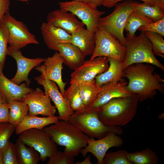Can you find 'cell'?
<instances>
[{"label": "cell", "mask_w": 164, "mask_h": 164, "mask_svg": "<svg viewBox=\"0 0 164 164\" xmlns=\"http://www.w3.org/2000/svg\"><path fill=\"white\" fill-rule=\"evenodd\" d=\"M7 55L12 57L15 60L17 67V71L14 77L11 80L15 83L19 84L25 81L29 87L30 80L28 78L29 73L34 67L44 62L46 58H37L30 59L24 56L20 50L8 47Z\"/></svg>", "instance_id": "cell-15"}, {"label": "cell", "mask_w": 164, "mask_h": 164, "mask_svg": "<svg viewBox=\"0 0 164 164\" xmlns=\"http://www.w3.org/2000/svg\"><path fill=\"white\" fill-rule=\"evenodd\" d=\"M58 4L60 9L73 14L86 26L87 29L94 32L98 27L101 16L105 14L104 11H100L97 7L81 1L61 2Z\"/></svg>", "instance_id": "cell-9"}, {"label": "cell", "mask_w": 164, "mask_h": 164, "mask_svg": "<svg viewBox=\"0 0 164 164\" xmlns=\"http://www.w3.org/2000/svg\"><path fill=\"white\" fill-rule=\"evenodd\" d=\"M34 90L29 87L25 82L20 85L15 83L5 77L2 72L0 73V91L5 103L22 101L24 95Z\"/></svg>", "instance_id": "cell-19"}, {"label": "cell", "mask_w": 164, "mask_h": 164, "mask_svg": "<svg viewBox=\"0 0 164 164\" xmlns=\"http://www.w3.org/2000/svg\"><path fill=\"white\" fill-rule=\"evenodd\" d=\"M139 101L135 94L113 98L99 108L98 117L105 125L123 126L135 117Z\"/></svg>", "instance_id": "cell-2"}, {"label": "cell", "mask_w": 164, "mask_h": 164, "mask_svg": "<svg viewBox=\"0 0 164 164\" xmlns=\"http://www.w3.org/2000/svg\"><path fill=\"white\" fill-rule=\"evenodd\" d=\"M2 150L3 164H17L15 153L14 144L9 141Z\"/></svg>", "instance_id": "cell-37"}, {"label": "cell", "mask_w": 164, "mask_h": 164, "mask_svg": "<svg viewBox=\"0 0 164 164\" xmlns=\"http://www.w3.org/2000/svg\"><path fill=\"white\" fill-rule=\"evenodd\" d=\"M46 21L70 34L78 28L85 26L73 14L60 9L49 12L47 16Z\"/></svg>", "instance_id": "cell-17"}, {"label": "cell", "mask_w": 164, "mask_h": 164, "mask_svg": "<svg viewBox=\"0 0 164 164\" xmlns=\"http://www.w3.org/2000/svg\"><path fill=\"white\" fill-rule=\"evenodd\" d=\"M19 138L26 145L38 152L40 160L43 162L58 150L57 144L50 134L43 130L33 128L26 130L19 134Z\"/></svg>", "instance_id": "cell-8"}, {"label": "cell", "mask_w": 164, "mask_h": 164, "mask_svg": "<svg viewBox=\"0 0 164 164\" xmlns=\"http://www.w3.org/2000/svg\"><path fill=\"white\" fill-rule=\"evenodd\" d=\"M43 130L50 134L57 145L65 147V153L74 157L87 145L90 138L68 121L62 120L45 127Z\"/></svg>", "instance_id": "cell-3"}, {"label": "cell", "mask_w": 164, "mask_h": 164, "mask_svg": "<svg viewBox=\"0 0 164 164\" xmlns=\"http://www.w3.org/2000/svg\"><path fill=\"white\" fill-rule=\"evenodd\" d=\"M153 22L151 19L138 14L133 11L129 15L125 25L124 30L128 32L127 37L135 36L136 31L138 28Z\"/></svg>", "instance_id": "cell-31"}, {"label": "cell", "mask_w": 164, "mask_h": 164, "mask_svg": "<svg viewBox=\"0 0 164 164\" xmlns=\"http://www.w3.org/2000/svg\"><path fill=\"white\" fill-rule=\"evenodd\" d=\"M125 38L126 53L123 62L124 69L132 64L144 63L155 66L164 71V67L154 55L152 43L144 32H141L138 36Z\"/></svg>", "instance_id": "cell-5"}, {"label": "cell", "mask_w": 164, "mask_h": 164, "mask_svg": "<svg viewBox=\"0 0 164 164\" xmlns=\"http://www.w3.org/2000/svg\"><path fill=\"white\" fill-rule=\"evenodd\" d=\"M15 127L9 122L0 123V149L4 148L9 142Z\"/></svg>", "instance_id": "cell-35"}, {"label": "cell", "mask_w": 164, "mask_h": 164, "mask_svg": "<svg viewBox=\"0 0 164 164\" xmlns=\"http://www.w3.org/2000/svg\"><path fill=\"white\" fill-rule=\"evenodd\" d=\"M27 147L19 138L14 144L17 164H37L40 160L39 153L34 148Z\"/></svg>", "instance_id": "cell-25"}, {"label": "cell", "mask_w": 164, "mask_h": 164, "mask_svg": "<svg viewBox=\"0 0 164 164\" xmlns=\"http://www.w3.org/2000/svg\"><path fill=\"white\" fill-rule=\"evenodd\" d=\"M57 51L63 58L64 64L70 69L75 70L85 61L82 52L76 46L71 43L59 44L56 46Z\"/></svg>", "instance_id": "cell-22"}, {"label": "cell", "mask_w": 164, "mask_h": 164, "mask_svg": "<svg viewBox=\"0 0 164 164\" xmlns=\"http://www.w3.org/2000/svg\"><path fill=\"white\" fill-rule=\"evenodd\" d=\"M136 1L125 0L118 2L109 15L99 19L98 27L102 28L115 37L120 43L125 45L124 35L125 25L130 13L134 9Z\"/></svg>", "instance_id": "cell-6"}, {"label": "cell", "mask_w": 164, "mask_h": 164, "mask_svg": "<svg viewBox=\"0 0 164 164\" xmlns=\"http://www.w3.org/2000/svg\"><path fill=\"white\" fill-rule=\"evenodd\" d=\"M141 32H151L164 36V18L161 20L142 26L138 29Z\"/></svg>", "instance_id": "cell-38"}, {"label": "cell", "mask_w": 164, "mask_h": 164, "mask_svg": "<svg viewBox=\"0 0 164 164\" xmlns=\"http://www.w3.org/2000/svg\"><path fill=\"white\" fill-rule=\"evenodd\" d=\"M125 150L106 153L103 159V164H132L128 160Z\"/></svg>", "instance_id": "cell-34"}, {"label": "cell", "mask_w": 164, "mask_h": 164, "mask_svg": "<svg viewBox=\"0 0 164 164\" xmlns=\"http://www.w3.org/2000/svg\"><path fill=\"white\" fill-rule=\"evenodd\" d=\"M9 34L3 19H0V73H2L7 55Z\"/></svg>", "instance_id": "cell-32"}, {"label": "cell", "mask_w": 164, "mask_h": 164, "mask_svg": "<svg viewBox=\"0 0 164 164\" xmlns=\"http://www.w3.org/2000/svg\"><path fill=\"white\" fill-rule=\"evenodd\" d=\"M9 104L4 103L0 105V123L9 122Z\"/></svg>", "instance_id": "cell-40"}, {"label": "cell", "mask_w": 164, "mask_h": 164, "mask_svg": "<svg viewBox=\"0 0 164 164\" xmlns=\"http://www.w3.org/2000/svg\"><path fill=\"white\" fill-rule=\"evenodd\" d=\"M0 164H3L2 152V149H0Z\"/></svg>", "instance_id": "cell-45"}, {"label": "cell", "mask_w": 164, "mask_h": 164, "mask_svg": "<svg viewBox=\"0 0 164 164\" xmlns=\"http://www.w3.org/2000/svg\"><path fill=\"white\" fill-rule=\"evenodd\" d=\"M109 61L105 56H98L85 60L71 74V80L78 83L90 82L96 77L107 70L109 67Z\"/></svg>", "instance_id": "cell-12"}, {"label": "cell", "mask_w": 164, "mask_h": 164, "mask_svg": "<svg viewBox=\"0 0 164 164\" xmlns=\"http://www.w3.org/2000/svg\"><path fill=\"white\" fill-rule=\"evenodd\" d=\"M127 156L132 164H157L159 160L155 152L149 148L134 153L128 152Z\"/></svg>", "instance_id": "cell-30"}, {"label": "cell", "mask_w": 164, "mask_h": 164, "mask_svg": "<svg viewBox=\"0 0 164 164\" xmlns=\"http://www.w3.org/2000/svg\"><path fill=\"white\" fill-rule=\"evenodd\" d=\"M155 70L152 64L140 63L131 65L124 70V77L128 81L126 89L136 94L140 102L152 99L158 91L164 92V79Z\"/></svg>", "instance_id": "cell-1"}, {"label": "cell", "mask_w": 164, "mask_h": 164, "mask_svg": "<svg viewBox=\"0 0 164 164\" xmlns=\"http://www.w3.org/2000/svg\"><path fill=\"white\" fill-rule=\"evenodd\" d=\"M22 101L28 105L29 114L52 116L56 111V107L51 103L50 97L39 87L24 95Z\"/></svg>", "instance_id": "cell-14"}, {"label": "cell", "mask_w": 164, "mask_h": 164, "mask_svg": "<svg viewBox=\"0 0 164 164\" xmlns=\"http://www.w3.org/2000/svg\"><path fill=\"white\" fill-rule=\"evenodd\" d=\"M125 0L133 1L134 0H105L103 6L108 8H111L115 6L118 2ZM139 0L143 1L144 2L146 3L151 5L160 4L164 6V0Z\"/></svg>", "instance_id": "cell-39"}, {"label": "cell", "mask_w": 164, "mask_h": 164, "mask_svg": "<svg viewBox=\"0 0 164 164\" xmlns=\"http://www.w3.org/2000/svg\"><path fill=\"white\" fill-rule=\"evenodd\" d=\"M91 159V155H90L87 157L82 161H77L75 163V164H91L92 162Z\"/></svg>", "instance_id": "cell-43"}, {"label": "cell", "mask_w": 164, "mask_h": 164, "mask_svg": "<svg viewBox=\"0 0 164 164\" xmlns=\"http://www.w3.org/2000/svg\"><path fill=\"white\" fill-rule=\"evenodd\" d=\"M59 121L58 117L55 115L40 117L28 114L15 127V131L16 134L19 135L24 131L31 129L43 130L46 126Z\"/></svg>", "instance_id": "cell-24"}, {"label": "cell", "mask_w": 164, "mask_h": 164, "mask_svg": "<svg viewBox=\"0 0 164 164\" xmlns=\"http://www.w3.org/2000/svg\"><path fill=\"white\" fill-rule=\"evenodd\" d=\"M49 158L47 164H73L75 159L74 157L58 150Z\"/></svg>", "instance_id": "cell-36"}, {"label": "cell", "mask_w": 164, "mask_h": 164, "mask_svg": "<svg viewBox=\"0 0 164 164\" xmlns=\"http://www.w3.org/2000/svg\"><path fill=\"white\" fill-rule=\"evenodd\" d=\"M95 44L90 59L98 56H105L124 62L126 49L114 36L105 29L98 27L95 32Z\"/></svg>", "instance_id": "cell-7"}, {"label": "cell", "mask_w": 164, "mask_h": 164, "mask_svg": "<svg viewBox=\"0 0 164 164\" xmlns=\"http://www.w3.org/2000/svg\"><path fill=\"white\" fill-rule=\"evenodd\" d=\"M5 103L2 94L0 91V105Z\"/></svg>", "instance_id": "cell-44"}, {"label": "cell", "mask_w": 164, "mask_h": 164, "mask_svg": "<svg viewBox=\"0 0 164 164\" xmlns=\"http://www.w3.org/2000/svg\"><path fill=\"white\" fill-rule=\"evenodd\" d=\"M17 1L22 2H28L30 0H16Z\"/></svg>", "instance_id": "cell-47"}, {"label": "cell", "mask_w": 164, "mask_h": 164, "mask_svg": "<svg viewBox=\"0 0 164 164\" xmlns=\"http://www.w3.org/2000/svg\"><path fill=\"white\" fill-rule=\"evenodd\" d=\"M127 84L124 79L117 82H111L103 85L96 100L91 107L98 108L113 98L131 96L133 94L126 88Z\"/></svg>", "instance_id": "cell-18"}, {"label": "cell", "mask_w": 164, "mask_h": 164, "mask_svg": "<svg viewBox=\"0 0 164 164\" xmlns=\"http://www.w3.org/2000/svg\"><path fill=\"white\" fill-rule=\"evenodd\" d=\"M70 85L65 91L64 97L69 102L70 107L74 111L86 108L81 98L78 83L70 80Z\"/></svg>", "instance_id": "cell-28"}, {"label": "cell", "mask_w": 164, "mask_h": 164, "mask_svg": "<svg viewBox=\"0 0 164 164\" xmlns=\"http://www.w3.org/2000/svg\"><path fill=\"white\" fill-rule=\"evenodd\" d=\"M9 122L15 127L28 114L29 107L22 101H15L9 103Z\"/></svg>", "instance_id": "cell-29"}, {"label": "cell", "mask_w": 164, "mask_h": 164, "mask_svg": "<svg viewBox=\"0 0 164 164\" xmlns=\"http://www.w3.org/2000/svg\"><path fill=\"white\" fill-rule=\"evenodd\" d=\"M134 11L151 19L153 22L164 18V6L160 4L151 5L145 2L141 3L136 2Z\"/></svg>", "instance_id": "cell-26"}, {"label": "cell", "mask_w": 164, "mask_h": 164, "mask_svg": "<svg viewBox=\"0 0 164 164\" xmlns=\"http://www.w3.org/2000/svg\"><path fill=\"white\" fill-rule=\"evenodd\" d=\"M78 84L83 104L86 108L91 107L96 100L101 87L97 84L95 79L90 82L78 83Z\"/></svg>", "instance_id": "cell-27"}, {"label": "cell", "mask_w": 164, "mask_h": 164, "mask_svg": "<svg viewBox=\"0 0 164 164\" xmlns=\"http://www.w3.org/2000/svg\"><path fill=\"white\" fill-rule=\"evenodd\" d=\"M158 118L160 119H163L164 118V113L159 115Z\"/></svg>", "instance_id": "cell-46"}, {"label": "cell", "mask_w": 164, "mask_h": 164, "mask_svg": "<svg viewBox=\"0 0 164 164\" xmlns=\"http://www.w3.org/2000/svg\"><path fill=\"white\" fill-rule=\"evenodd\" d=\"M63 63V58L58 52H56L52 56L46 58L43 65L37 66L35 69L43 74L46 79L55 82L64 96L66 83L64 82L62 79Z\"/></svg>", "instance_id": "cell-16"}, {"label": "cell", "mask_w": 164, "mask_h": 164, "mask_svg": "<svg viewBox=\"0 0 164 164\" xmlns=\"http://www.w3.org/2000/svg\"><path fill=\"white\" fill-rule=\"evenodd\" d=\"M10 0H0V19L9 11Z\"/></svg>", "instance_id": "cell-41"}, {"label": "cell", "mask_w": 164, "mask_h": 164, "mask_svg": "<svg viewBox=\"0 0 164 164\" xmlns=\"http://www.w3.org/2000/svg\"><path fill=\"white\" fill-rule=\"evenodd\" d=\"M35 79L38 84L43 87L45 94L54 103L58 111L59 120L68 121L74 111L71 108L68 101L59 91L56 83L46 79L42 73L35 77Z\"/></svg>", "instance_id": "cell-11"}, {"label": "cell", "mask_w": 164, "mask_h": 164, "mask_svg": "<svg viewBox=\"0 0 164 164\" xmlns=\"http://www.w3.org/2000/svg\"><path fill=\"white\" fill-rule=\"evenodd\" d=\"M107 58L109 63L108 69L95 78L96 84L100 87L108 83L117 82L124 79L123 63L112 58Z\"/></svg>", "instance_id": "cell-23"}, {"label": "cell", "mask_w": 164, "mask_h": 164, "mask_svg": "<svg viewBox=\"0 0 164 164\" xmlns=\"http://www.w3.org/2000/svg\"><path fill=\"white\" fill-rule=\"evenodd\" d=\"M145 34L151 42L154 55L164 58V40L163 36L155 32H145Z\"/></svg>", "instance_id": "cell-33"}, {"label": "cell", "mask_w": 164, "mask_h": 164, "mask_svg": "<svg viewBox=\"0 0 164 164\" xmlns=\"http://www.w3.org/2000/svg\"><path fill=\"white\" fill-rule=\"evenodd\" d=\"M123 143L122 138L111 132L105 137L97 140L90 138L87 145L81 149L80 153L85 157L87 153H91L97 159V164H103V159L107 151L112 147H121Z\"/></svg>", "instance_id": "cell-13"}, {"label": "cell", "mask_w": 164, "mask_h": 164, "mask_svg": "<svg viewBox=\"0 0 164 164\" xmlns=\"http://www.w3.org/2000/svg\"><path fill=\"white\" fill-rule=\"evenodd\" d=\"M70 43L77 46L84 56H91L93 53L95 44V32L80 27L71 34Z\"/></svg>", "instance_id": "cell-21"}, {"label": "cell", "mask_w": 164, "mask_h": 164, "mask_svg": "<svg viewBox=\"0 0 164 164\" xmlns=\"http://www.w3.org/2000/svg\"><path fill=\"white\" fill-rule=\"evenodd\" d=\"M89 4L96 7L103 5L105 0H76Z\"/></svg>", "instance_id": "cell-42"}, {"label": "cell", "mask_w": 164, "mask_h": 164, "mask_svg": "<svg viewBox=\"0 0 164 164\" xmlns=\"http://www.w3.org/2000/svg\"><path fill=\"white\" fill-rule=\"evenodd\" d=\"M40 29L44 43L49 49L52 50L57 51V45L70 43L72 39L71 34L47 22L42 23Z\"/></svg>", "instance_id": "cell-20"}, {"label": "cell", "mask_w": 164, "mask_h": 164, "mask_svg": "<svg viewBox=\"0 0 164 164\" xmlns=\"http://www.w3.org/2000/svg\"><path fill=\"white\" fill-rule=\"evenodd\" d=\"M98 112L99 108L87 107L74 112L68 121L90 138L100 139L111 132L119 135L123 134L121 127L104 124L99 118Z\"/></svg>", "instance_id": "cell-4"}, {"label": "cell", "mask_w": 164, "mask_h": 164, "mask_svg": "<svg viewBox=\"0 0 164 164\" xmlns=\"http://www.w3.org/2000/svg\"><path fill=\"white\" fill-rule=\"evenodd\" d=\"M3 21L7 27L9 34V47L20 50L29 44H38L34 35L22 21L17 20L9 11L4 16Z\"/></svg>", "instance_id": "cell-10"}]
</instances>
